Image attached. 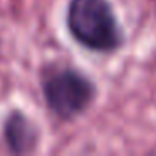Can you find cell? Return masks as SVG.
<instances>
[{"label":"cell","mask_w":156,"mask_h":156,"mask_svg":"<svg viewBox=\"0 0 156 156\" xmlns=\"http://www.w3.org/2000/svg\"><path fill=\"white\" fill-rule=\"evenodd\" d=\"M37 82L47 112L64 124L86 116L99 98V86L94 77L72 62L52 61L42 64Z\"/></svg>","instance_id":"1"},{"label":"cell","mask_w":156,"mask_h":156,"mask_svg":"<svg viewBox=\"0 0 156 156\" xmlns=\"http://www.w3.org/2000/svg\"><path fill=\"white\" fill-rule=\"evenodd\" d=\"M64 27L89 54L116 55L126 45V29L111 0H67Z\"/></svg>","instance_id":"2"},{"label":"cell","mask_w":156,"mask_h":156,"mask_svg":"<svg viewBox=\"0 0 156 156\" xmlns=\"http://www.w3.org/2000/svg\"><path fill=\"white\" fill-rule=\"evenodd\" d=\"M0 139L5 151L14 156H29L39 151L42 128L25 109L10 108L0 122Z\"/></svg>","instance_id":"3"}]
</instances>
